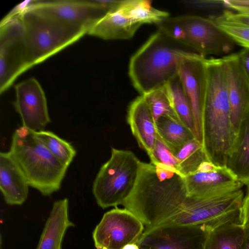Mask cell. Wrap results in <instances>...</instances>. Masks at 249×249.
<instances>
[{
	"label": "cell",
	"instance_id": "f1b7e54d",
	"mask_svg": "<svg viewBox=\"0 0 249 249\" xmlns=\"http://www.w3.org/2000/svg\"><path fill=\"white\" fill-rule=\"evenodd\" d=\"M149 158L150 162L154 164H163L178 171V160L158 135L153 154Z\"/></svg>",
	"mask_w": 249,
	"mask_h": 249
},
{
	"label": "cell",
	"instance_id": "603a6c76",
	"mask_svg": "<svg viewBox=\"0 0 249 249\" xmlns=\"http://www.w3.org/2000/svg\"><path fill=\"white\" fill-rule=\"evenodd\" d=\"M118 8L124 16L141 26L158 24L169 17L167 12L153 7L150 0H123Z\"/></svg>",
	"mask_w": 249,
	"mask_h": 249
},
{
	"label": "cell",
	"instance_id": "30bf717a",
	"mask_svg": "<svg viewBox=\"0 0 249 249\" xmlns=\"http://www.w3.org/2000/svg\"><path fill=\"white\" fill-rule=\"evenodd\" d=\"M145 227L131 212L115 207L106 213L94 229L92 237L97 249H123L137 244Z\"/></svg>",
	"mask_w": 249,
	"mask_h": 249
},
{
	"label": "cell",
	"instance_id": "d4e9b609",
	"mask_svg": "<svg viewBox=\"0 0 249 249\" xmlns=\"http://www.w3.org/2000/svg\"><path fill=\"white\" fill-rule=\"evenodd\" d=\"M164 87L178 120L191 130L195 136L191 105L178 76L170 81Z\"/></svg>",
	"mask_w": 249,
	"mask_h": 249
},
{
	"label": "cell",
	"instance_id": "4dcf8cb0",
	"mask_svg": "<svg viewBox=\"0 0 249 249\" xmlns=\"http://www.w3.org/2000/svg\"><path fill=\"white\" fill-rule=\"evenodd\" d=\"M214 19L241 27L249 28V13L225 10L219 16L211 17Z\"/></svg>",
	"mask_w": 249,
	"mask_h": 249
},
{
	"label": "cell",
	"instance_id": "6da1fadb",
	"mask_svg": "<svg viewBox=\"0 0 249 249\" xmlns=\"http://www.w3.org/2000/svg\"><path fill=\"white\" fill-rule=\"evenodd\" d=\"M187 196L184 177L176 169L141 161L134 187L122 205L142 222L146 231L177 213Z\"/></svg>",
	"mask_w": 249,
	"mask_h": 249
},
{
	"label": "cell",
	"instance_id": "83f0119b",
	"mask_svg": "<svg viewBox=\"0 0 249 249\" xmlns=\"http://www.w3.org/2000/svg\"><path fill=\"white\" fill-rule=\"evenodd\" d=\"M142 96L149 108L155 124L163 117L178 119L165 87L155 89Z\"/></svg>",
	"mask_w": 249,
	"mask_h": 249
},
{
	"label": "cell",
	"instance_id": "2e32d148",
	"mask_svg": "<svg viewBox=\"0 0 249 249\" xmlns=\"http://www.w3.org/2000/svg\"><path fill=\"white\" fill-rule=\"evenodd\" d=\"M225 67L231 119L237 135L241 122L249 111V79L237 53L222 57Z\"/></svg>",
	"mask_w": 249,
	"mask_h": 249
},
{
	"label": "cell",
	"instance_id": "1f68e13d",
	"mask_svg": "<svg viewBox=\"0 0 249 249\" xmlns=\"http://www.w3.org/2000/svg\"><path fill=\"white\" fill-rule=\"evenodd\" d=\"M223 5L237 12L249 13V0H224Z\"/></svg>",
	"mask_w": 249,
	"mask_h": 249
},
{
	"label": "cell",
	"instance_id": "9c48e42d",
	"mask_svg": "<svg viewBox=\"0 0 249 249\" xmlns=\"http://www.w3.org/2000/svg\"><path fill=\"white\" fill-rule=\"evenodd\" d=\"M21 15L0 22V93L30 69L23 41Z\"/></svg>",
	"mask_w": 249,
	"mask_h": 249
},
{
	"label": "cell",
	"instance_id": "5b68a950",
	"mask_svg": "<svg viewBox=\"0 0 249 249\" xmlns=\"http://www.w3.org/2000/svg\"><path fill=\"white\" fill-rule=\"evenodd\" d=\"M23 41L30 68L39 64L87 34L88 28L70 25L26 10L21 15Z\"/></svg>",
	"mask_w": 249,
	"mask_h": 249
},
{
	"label": "cell",
	"instance_id": "52a82bcc",
	"mask_svg": "<svg viewBox=\"0 0 249 249\" xmlns=\"http://www.w3.org/2000/svg\"><path fill=\"white\" fill-rule=\"evenodd\" d=\"M243 198L241 189L211 196H187L180 211L158 226L205 225L212 229L229 222L241 224Z\"/></svg>",
	"mask_w": 249,
	"mask_h": 249
},
{
	"label": "cell",
	"instance_id": "ffe728a7",
	"mask_svg": "<svg viewBox=\"0 0 249 249\" xmlns=\"http://www.w3.org/2000/svg\"><path fill=\"white\" fill-rule=\"evenodd\" d=\"M118 7L92 24L87 34L105 40L131 38L141 25L124 16Z\"/></svg>",
	"mask_w": 249,
	"mask_h": 249
},
{
	"label": "cell",
	"instance_id": "d6986e66",
	"mask_svg": "<svg viewBox=\"0 0 249 249\" xmlns=\"http://www.w3.org/2000/svg\"><path fill=\"white\" fill-rule=\"evenodd\" d=\"M69 216V201L66 198L53 204L36 249H62L67 230L74 226Z\"/></svg>",
	"mask_w": 249,
	"mask_h": 249
},
{
	"label": "cell",
	"instance_id": "d590c367",
	"mask_svg": "<svg viewBox=\"0 0 249 249\" xmlns=\"http://www.w3.org/2000/svg\"><path fill=\"white\" fill-rule=\"evenodd\" d=\"M244 235L239 249H249V225L243 226Z\"/></svg>",
	"mask_w": 249,
	"mask_h": 249
},
{
	"label": "cell",
	"instance_id": "3957f363",
	"mask_svg": "<svg viewBox=\"0 0 249 249\" xmlns=\"http://www.w3.org/2000/svg\"><path fill=\"white\" fill-rule=\"evenodd\" d=\"M193 53H196L158 30L130 59L128 75L133 87L140 95L164 87L178 76L180 60Z\"/></svg>",
	"mask_w": 249,
	"mask_h": 249
},
{
	"label": "cell",
	"instance_id": "e0dca14e",
	"mask_svg": "<svg viewBox=\"0 0 249 249\" xmlns=\"http://www.w3.org/2000/svg\"><path fill=\"white\" fill-rule=\"evenodd\" d=\"M127 121L139 146L150 157L158 134L150 111L142 95L130 104L127 110Z\"/></svg>",
	"mask_w": 249,
	"mask_h": 249
},
{
	"label": "cell",
	"instance_id": "f546056e",
	"mask_svg": "<svg viewBox=\"0 0 249 249\" xmlns=\"http://www.w3.org/2000/svg\"><path fill=\"white\" fill-rule=\"evenodd\" d=\"M210 17L236 44L244 48L249 49V28L234 25Z\"/></svg>",
	"mask_w": 249,
	"mask_h": 249
},
{
	"label": "cell",
	"instance_id": "e575fe53",
	"mask_svg": "<svg viewBox=\"0 0 249 249\" xmlns=\"http://www.w3.org/2000/svg\"><path fill=\"white\" fill-rule=\"evenodd\" d=\"M239 61L249 79V49L244 48L237 53Z\"/></svg>",
	"mask_w": 249,
	"mask_h": 249
},
{
	"label": "cell",
	"instance_id": "d6a6232c",
	"mask_svg": "<svg viewBox=\"0 0 249 249\" xmlns=\"http://www.w3.org/2000/svg\"><path fill=\"white\" fill-rule=\"evenodd\" d=\"M33 0H25L14 7L1 20H6L24 13L28 9Z\"/></svg>",
	"mask_w": 249,
	"mask_h": 249
},
{
	"label": "cell",
	"instance_id": "44dd1931",
	"mask_svg": "<svg viewBox=\"0 0 249 249\" xmlns=\"http://www.w3.org/2000/svg\"><path fill=\"white\" fill-rule=\"evenodd\" d=\"M226 166L249 187V111L241 122Z\"/></svg>",
	"mask_w": 249,
	"mask_h": 249
},
{
	"label": "cell",
	"instance_id": "ba28073f",
	"mask_svg": "<svg viewBox=\"0 0 249 249\" xmlns=\"http://www.w3.org/2000/svg\"><path fill=\"white\" fill-rule=\"evenodd\" d=\"M185 33L184 45L204 56L229 54L235 43L211 17L196 15L173 18Z\"/></svg>",
	"mask_w": 249,
	"mask_h": 249
},
{
	"label": "cell",
	"instance_id": "cb8c5ba5",
	"mask_svg": "<svg viewBox=\"0 0 249 249\" xmlns=\"http://www.w3.org/2000/svg\"><path fill=\"white\" fill-rule=\"evenodd\" d=\"M243 235L242 224L224 223L209 231L204 249H239Z\"/></svg>",
	"mask_w": 249,
	"mask_h": 249
},
{
	"label": "cell",
	"instance_id": "484cf974",
	"mask_svg": "<svg viewBox=\"0 0 249 249\" xmlns=\"http://www.w3.org/2000/svg\"><path fill=\"white\" fill-rule=\"evenodd\" d=\"M174 155L178 160V171L184 177L196 171L202 162L208 160L202 143L196 138L187 142Z\"/></svg>",
	"mask_w": 249,
	"mask_h": 249
},
{
	"label": "cell",
	"instance_id": "ac0fdd59",
	"mask_svg": "<svg viewBox=\"0 0 249 249\" xmlns=\"http://www.w3.org/2000/svg\"><path fill=\"white\" fill-rule=\"evenodd\" d=\"M29 185L10 152L0 153V189L5 202L22 205L27 199Z\"/></svg>",
	"mask_w": 249,
	"mask_h": 249
},
{
	"label": "cell",
	"instance_id": "277c9868",
	"mask_svg": "<svg viewBox=\"0 0 249 249\" xmlns=\"http://www.w3.org/2000/svg\"><path fill=\"white\" fill-rule=\"evenodd\" d=\"M9 152L29 186L44 196L60 189L68 167L50 152L36 132L23 126L16 129Z\"/></svg>",
	"mask_w": 249,
	"mask_h": 249
},
{
	"label": "cell",
	"instance_id": "7a4b0ae2",
	"mask_svg": "<svg viewBox=\"0 0 249 249\" xmlns=\"http://www.w3.org/2000/svg\"><path fill=\"white\" fill-rule=\"evenodd\" d=\"M207 91L202 118V144L207 159L224 166L236 134L232 126L224 64L222 58L206 59Z\"/></svg>",
	"mask_w": 249,
	"mask_h": 249
},
{
	"label": "cell",
	"instance_id": "8fae6325",
	"mask_svg": "<svg viewBox=\"0 0 249 249\" xmlns=\"http://www.w3.org/2000/svg\"><path fill=\"white\" fill-rule=\"evenodd\" d=\"M27 10L66 24L88 28L110 10L104 0H33Z\"/></svg>",
	"mask_w": 249,
	"mask_h": 249
},
{
	"label": "cell",
	"instance_id": "9a60e30c",
	"mask_svg": "<svg viewBox=\"0 0 249 249\" xmlns=\"http://www.w3.org/2000/svg\"><path fill=\"white\" fill-rule=\"evenodd\" d=\"M13 103L23 126L34 132L44 130L51 120L45 93L38 81L29 78L15 86Z\"/></svg>",
	"mask_w": 249,
	"mask_h": 249
},
{
	"label": "cell",
	"instance_id": "8d00e7d4",
	"mask_svg": "<svg viewBox=\"0 0 249 249\" xmlns=\"http://www.w3.org/2000/svg\"><path fill=\"white\" fill-rule=\"evenodd\" d=\"M123 249H139V248L137 244H130L124 246Z\"/></svg>",
	"mask_w": 249,
	"mask_h": 249
},
{
	"label": "cell",
	"instance_id": "8992f818",
	"mask_svg": "<svg viewBox=\"0 0 249 249\" xmlns=\"http://www.w3.org/2000/svg\"><path fill=\"white\" fill-rule=\"evenodd\" d=\"M141 162L131 151L111 148L110 158L101 167L92 185L93 196L100 207L122 204L134 187Z\"/></svg>",
	"mask_w": 249,
	"mask_h": 249
},
{
	"label": "cell",
	"instance_id": "7c38bea8",
	"mask_svg": "<svg viewBox=\"0 0 249 249\" xmlns=\"http://www.w3.org/2000/svg\"><path fill=\"white\" fill-rule=\"evenodd\" d=\"M211 229L205 225H161L144 231L139 249H204Z\"/></svg>",
	"mask_w": 249,
	"mask_h": 249
},
{
	"label": "cell",
	"instance_id": "4fadbf2b",
	"mask_svg": "<svg viewBox=\"0 0 249 249\" xmlns=\"http://www.w3.org/2000/svg\"><path fill=\"white\" fill-rule=\"evenodd\" d=\"M206 57L193 53L182 57L178 65V76L190 102L195 137L202 143L201 118L207 87Z\"/></svg>",
	"mask_w": 249,
	"mask_h": 249
},
{
	"label": "cell",
	"instance_id": "836d02e7",
	"mask_svg": "<svg viewBox=\"0 0 249 249\" xmlns=\"http://www.w3.org/2000/svg\"><path fill=\"white\" fill-rule=\"evenodd\" d=\"M240 208V222L243 226L249 225V187Z\"/></svg>",
	"mask_w": 249,
	"mask_h": 249
},
{
	"label": "cell",
	"instance_id": "7402d4cb",
	"mask_svg": "<svg viewBox=\"0 0 249 249\" xmlns=\"http://www.w3.org/2000/svg\"><path fill=\"white\" fill-rule=\"evenodd\" d=\"M155 126L158 135L174 155L187 142L196 138L193 133L175 117H161Z\"/></svg>",
	"mask_w": 249,
	"mask_h": 249
},
{
	"label": "cell",
	"instance_id": "5bb4252c",
	"mask_svg": "<svg viewBox=\"0 0 249 249\" xmlns=\"http://www.w3.org/2000/svg\"><path fill=\"white\" fill-rule=\"evenodd\" d=\"M188 196L207 197L241 189L242 184L226 166H216L208 160L184 177Z\"/></svg>",
	"mask_w": 249,
	"mask_h": 249
},
{
	"label": "cell",
	"instance_id": "4316f807",
	"mask_svg": "<svg viewBox=\"0 0 249 249\" xmlns=\"http://www.w3.org/2000/svg\"><path fill=\"white\" fill-rule=\"evenodd\" d=\"M36 134L58 160L65 166H70L76 154L71 143L50 131L44 130L36 132Z\"/></svg>",
	"mask_w": 249,
	"mask_h": 249
}]
</instances>
